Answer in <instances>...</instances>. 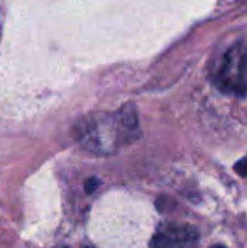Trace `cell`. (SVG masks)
<instances>
[{
  "label": "cell",
  "instance_id": "5b68a950",
  "mask_svg": "<svg viewBox=\"0 0 247 248\" xmlns=\"http://www.w3.org/2000/svg\"><path fill=\"white\" fill-rule=\"evenodd\" d=\"M99 186H100V179H99V177H90V179H86V183H85L86 193H93V191H95Z\"/></svg>",
  "mask_w": 247,
  "mask_h": 248
},
{
  "label": "cell",
  "instance_id": "7a4b0ae2",
  "mask_svg": "<svg viewBox=\"0 0 247 248\" xmlns=\"http://www.w3.org/2000/svg\"><path fill=\"white\" fill-rule=\"evenodd\" d=\"M214 79L224 93L235 96L247 95V44H237L227 51Z\"/></svg>",
  "mask_w": 247,
  "mask_h": 248
},
{
  "label": "cell",
  "instance_id": "6da1fadb",
  "mask_svg": "<svg viewBox=\"0 0 247 248\" xmlns=\"http://www.w3.org/2000/svg\"><path fill=\"white\" fill-rule=\"evenodd\" d=\"M82 147L95 154H114L137 140L139 117L135 107L127 103L114 113H92L82 117L73 128Z\"/></svg>",
  "mask_w": 247,
  "mask_h": 248
},
{
  "label": "cell",
  "instance_id": "8992f818",
  "mask_svg": "<svg viewBox=\"0 0 247 248\" xmlns=\"http://www.w3.org/2000/svg\"><path fill=\"white\" fill-rule=\"evenodd\" d=\"M210 248H225V247H222V245H214V247H210Z\"/></svg>",
  "mask_w": 247,
  "mask_h": 248
},
{
  "label": "cell",
  "instance_id": "3957f363",
  "mask_svg": "<svg viewBox=\"0 0 247 248\" xmlns=\"http://www.w3.org/2000/svg\"><path fill=\"white\" fill-rule=\"evenodd\" d=\"M198 233L191 226L168 225L161 228L151 240L149 248H197Z\"/></svg>",
  "mask_w": 247,
  "mask_h": 248
},
{
  "label": "cell",
  "instance_id": "277c9868",
  "mask_svg": "<svg viewBox=\"0 0 247 248\" xmlns=\"http://www.w3.org/2000/svg\"><path fill=\"white\" fill-rule=\"evenodd\" d=\"M235 172H237L239 176H242V177H247V155L235 164Z\"/></svg>",
  "mask_w": 247,
  "mask_h": 248
}]
</instances>
